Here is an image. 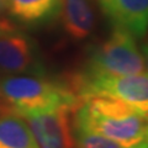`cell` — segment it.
Masks as SVG:
<instances>
[{"label":"cell","instance_id":"obj_1","mask_svg":"<svg viewBox=\"0 0 148 148\" xmlns=\"http://www.w3.org/2000/svg\"><path fill=\"white\" fill-rule=\"evenodd\" d=\"M73 125L95 131L127 146L148 142V116L114 99L83 100L73 111Z\"/></svg>","mask_w":148,"mask_h":148},{"label":"cell","instance_id":"obj_2","mask_svg":"<svg viewBox=\"0 0 148 148\" xmlns=\"http://www.w3.org/2000/svg\"><path fill=\"white\" fill-rule=\"evenodd\" d=\"M0 85L11 114L20 117L59 108L75 110L82 103L67 80L47 75H4Z\"/></svg>","mask_w":148,"mask_h":148},{"label":"cell","instance_id":"obj_3","mask_svg":"<svg viewBox=\"0 0 148 148\" xmlns=\"http://www.w3.org/2000/svg\"><path fill=\"white\" fill-rule=\"evenodd\" d=\"M67 82L80 101L89 98L114 99L148 116V74L119 75L79 69Z\"/></svg>","mask_w":148,"mask_h":148},{"label":"cell","instance_id":"obj_4","mask_svg":"<svg viewBox=\"0 0 148 148\" xmlns=\"http://www.w3.org/2000/svg\"><path fill=\"white\" fill-rule=\"evenodd\" d=\"M135 40L127 32L112 29L104 41L90 47L80 69L119 75L143 73L145 61Z\"/></svg>","mask_w":148,"mask_h":148},{"label":"cell","instance_id":"obj_5","mask_svg":"<svg viewBox=\"0 0 148 148\" xmlns=\"http://www.w3.org/2000/svg\"><path fill=\"white\" fill-rule=\"evenodd\" d=\"M0 72L4 75H46L36 42L9 22L0 26Z\"/></svg>","mask_w":148,"mask_h":148},{"label":"cell","instance_id":"obj_6","mask_svg":"<svg viewBox=\"0 0 148 148\" xmlns=\"http://www.w3.org/2000/svg\"><path fill=\"white\" fill-rule=\"evenodd\" d=\"M73 109L59 108L22 117L40 148H75Z\"/></svg>","mask_w":148,"mask_h":148},{"label":"cell","instance_id":"obj_7","mask_svg":"<svg viewBox=\"0 0 148 148\" xmlns=\"http://www.w3.org/2000/svg\"><path fill=\"white\" fill-rule=\"evenodd\" d=\"M101 12L112 25L141 40L148 32V0H96Z\"/></svg>","mask_w":148,"mask_h":148},{"label":"cell","instance_id":"obj_8","mask_svg":"<svg viewBox=\"0 0 148 148\" xmlns=\"http://www.w3.org/2000/svg\"><path fill=\"white\" fill-rule=\"evenodd\" d=\"M62 26L73 40L88 38L96 26V11L94 0H62Z\"/></svg>","mask_w":148,"mask_h":148},{"label":"cell","instance_id":"obj_9","mask_svg":"<svg viewBox=\"0 0 148 148\" xmlns=\"http://www.w3.org/2000/svg\"><path fill=\"white\" fill-rule=\"evenodd\" d=\"M62 0H6L9 14L25 25H41L57 15Z\"/></svg>","mask_w":148,"mask_h":148},{"label":"cell","instance_id":"obj_10","mask_svg":"<svg viewBox=\"0 0 148 148\" xmlns=\"http://www.w3.org/2000/svg\"><path fill=\"white\" fill-rule=\"evenodd\" d=\"M0 148H40L29 125L15 114L0 116Z\"/></svg>","mask_w":148,"mask_h":148},{"label":"cell","instance_id":"obj_11","mask_svg":"<svg viewBox=\"0 0 148 148\" xmlns=\"http://www.w3.org/2000/svg\"><path fill=\"white\" fill-rule=\"evenodd\" d=\"M73 136L75 148H148V142H143L135 146H127L121 142L111 140L109 137H105L95 131L74 126V125Z\"/></svg>","mask_w":148,"mask_h":148},{"label":"cell","instance_id":"obj_12","mask_svg":"<svg viewBox=\"0 0 148 148\" xmlns=\"http://www.w3.org/2000/svg\"><path fill=\"white\" fill-rule=\"evenodd\" d=\"M6 114H11V111L6 104V100L4 98V94L1 90V85H0V116L1 115H6Z\"/></svg>","mask_w":148,"mask_h":148},{"label":"cell","instance_id":"obj_13","mask_svg":"<svg viewBox=\"0 0 148 148\" xmlns=\"http://www.w3.org/2000/svg\"><path fill=\"white\" fill-rule=\"evenodd\" d=\"M141 53L143 56V61H145V71H147L148 74V38L141 43Z\"/></svg>","mask_w":148,"mask_h":148},{"label":"cell","instance_id":"obj_14","mask_svg":"<svg viewBox=\"0 0 148 148\" xmlns=\"http://www.w3.org/2000/svg\"><path fill=\"white\" fill-rule=\"evenodd\" d=\"M5 6H6V0H0V11L3 9H5Z\"/></svg>","mask_w":148,"mask_h":148},{"label":"cell","instance_id":"obj_15","mask_svg":"<svg viewBox=\"0 0 148 148\" xmlns=\"http://www.w3.org/2000/svg\"><path fill=\"white\" fill-rule=\"evenodd\" d=\"M1 24H3V22H0V26H1Z\"/></svg>","mask_w":148,"mask_h":148}]
</instances>
